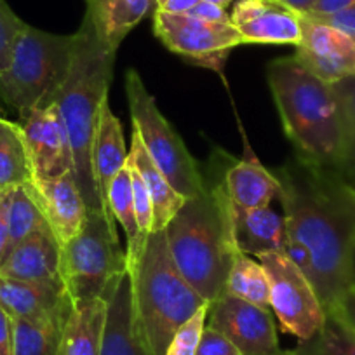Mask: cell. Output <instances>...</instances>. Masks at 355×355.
Returning a JSON list of instances; mask_svg holds the SVG:
<instances>
[{"label": "cell", "instance_id": "cell-1", "mask_svg": "<svg viewBox=\"0 0 355 355\" xmlns=\"http://www.w3.org/2000/svg\"><path fill=\"white\" fill-rule=\"evenodd\" d=\"M284 209L286 237L306 248L312 286L331 310L352 291L355 252V185L340 171L300 157L275 169Z\"/></svg>", "mask_w": 355, "mask_h": 355}, {"label": "cell", "instance_id": "cell-2", "mask_svg": "<svg viewBox=\"0 0 355 355\" xmlns=\"http://www.w3.org/2000/svg\"><path fill=\"white\" fill-rule=\"evenodd\" d=\"M266 78L296 157L341 173L347 132L333 84L312 73L296 56L270 61Z\"/></svg>", "mask_w": 355, "mask_h": 355}, {"label": "cell", "instance_id": "cell-3", "mask_svg": "<svg viewBox=\"0 0 355 355\" xmlns=\"http://www.w3.org/2000/svg\"><path fill=\"white\" fill-rule=\"evenodd\" d=\"M73 37L75 46L70 71L51 101L56 107L67 132L75 182L84 197L85 206L89 213L105 214L94 183L91 150L101 105L108 100L115 53L103 46L87 15H84L80 28Z\"/></svg>", "mask_w": 355, "mask_h": 355}, {"label": "cell", "instance_id": "cell-4", "mask_svg": "<svg viewBox=\"0 0 355 355\" xmlns=\"http://www.w3.org/2000/svg\"><path fill=\"white\" fill-rule=\"evenodd\" d=\"M166 237L180 274L209 305L216 302L225 293L237 249L223 167L221 174L206 178L202 193L187 199L166 227Z\"/></svg>", "mask_w": 355, "mask_h": 355}, {"label": "cell", "instance_id": "cell-5", "mask_svg": "<svg viewBox=\"0 0 355 355\" xmlns=\"http://www.w3.org/2000/svg\"><path fill=\"white\" fill-rule=\"evenodd\" d=\"M132 312L146 355H166L169 341L206 300L180 274L167 245L166 230L152 232L132 268Z\"/></svg>", "mask_w": 355, "mask_h": 355}, {"label": "cell", "instance_id": "cell-6", "mask_svg": "<svg viewBox=\"0 0 355 355\" xmlns=\"http://www.w3.org/2000/svg\"><path fill=\"white\" fill-rule=\"evenodd\" d=\"M73 35H56L26 23L16 39L11 63L0 73V100L25 119L53 100L70 71Z\"/></svg>", "mask_w": 355, "mask_h": 355}, {"label": "cell", "instance_id": "cell-7", "mask_svg": "<svg viewBox=\"0 0 355 355\" xmlns=\"http://www.w3.org/2000/svg\"><path fill=\"white\" fill-rule=\"evenodd\" d=\"M128 270L115 221L89 213L82 230L61 245V281L71 302L105 298L119 274Z\"/></svg>", "mask_w": 355, "mask_h": 355}, {"label": "cell", "instance_id": "cell-8", "mask_svg": "<svg viewBox=\"0 0 355 355\" xmlns=\"http://www.w3.org/2000/svg\"><path fill=\"white\" fill-rule=\"evenodd\" d=\"M125 94L132 129L139 135L146 152L167 182L187 199L202 193L206 189V176L200 173L199 164L190 155L173 125L160 114L153 96L146 91L138 71L132 68L125 73Z\"/></svg>", "mask_w": 355, "mask_h": 355}, {"label": "cell", "instance_id": "cell-9", "mask_svg": "<svg viewBox=\"0 0 355 355\" xmlns=\"http://www.w3.org/2000/svg\"><path fill=\"white\" fill-rule=\"evenodd\" d=\"M270 284V309L275 312L282 331L298 341H306L326 322V309L312 282L281 251L256 256Z\"/></svg>", "mask_w": 355, "mask_h": 355}, {"label": "cell", "instance_id": "cell-10", "mask_svg": "<svg viewBox=\"0 0 355 355\" xmlns=\"http://www.w3.org/2000/svg\"><path fill=\"white\" fill-rule=\"evenodd\" d=\"M153 33L174 54L216 71L223 68L228 54L244 44L232 23H209L160 9L153 15Z\"/></svg>", "mask_w": 355, "mask_h": 355}, {"label": "cell", "instance_id": "cell-11", "mask_svg": "<svg viewBox=\"0 0 355 355\" xmlns=\"http://www.w3.org/2000/svg\"><path fill=\"white\" fill-rule=\"evenodd\" d=\"M206 324L223 333L242 355H293L279 345L268 310L228 293L211 303Z\"/></svg>", "mask_w": 355, "mask_h": 355}, {"label": "cell", "instance_id": "cell-12", "mask_svg": "<svg viewBox=\"0 0 355 355\" xmlns=\"http://www.w3.org/2000/svg\"><path fill=\"white\" fill-rule=\"evenodd\" d=\"M295 56L329 84L355 75V40L305 15H302V39Z\"/></svg>", "mask_w": 355, "mask_h": 355}, {"label": "cell", "instance_id": "cell-13", "mask_svg": "<svg viewBox=\"0 0 355 355\" xmlns=\"http://www.w3.org/2000/svg\"><path fill=\"white\" fill-rule=\"evenodd\" d=\"M25 141L35 178H60L73 174L70 145L53 101L40 105L21 119Z\"/></svg>", "mask_w": 355, "mask_h": 355}, {"label": "cell", "instance_id": "cell-14", "mask_svg": "<svg viewBox=\"0 0 355 355\" xmlns=\"http://www.w3.org/2000/svg\"><path fill=\"white\" fill-rule=\"evenodd\" d=\"M230 19L244 44L298 46L302 39V15L282 0H239Z\"/></svg>", "mask_w": 355, "mask_h": 355}, {"label": "cell", "instance_id": "cell-15", "mask_svg": "<svg viewBox=\"0 0 355 355\" xmlns=\"http://www.w3.org/2000/svg\"><path fill=\"white\" fill-rule=\"evenodd\" d=\"M47 225L61 245L84 227L89 209L71 173L60 178H33L28 183Z\"/></svg>", "mask_w": 355, "mask_h": 355}, {"label": "cell", "instance_id": "cell-16", "mask_svg": "<svg viewBox=\"0 0 355 355\" xmlns=\"http://www.w3.org/2000/svg\"><path fill=\"white\" fill-rule=\"evenodd\" d=\"M0 306L12 319L67 322L73 302L63 284L26 282L0 275Z\"/></svg>", "mask_w": 355, "mask_h": 355}, {"label": "cell", "instance_id": "cell-17", "mask_svg": "<svg viewBox=\"0 0 355 355\" xmlns=\"http://www.w3.org/2000/svg\"><path fill=\"white\" fill-rule=\"evenodd\" d=\"M0 275L26 282L63 284L61 244L53 230L44 228L16 245L0 265Z\"/></svg>", "mask_w": 355, "mask_h": 355}, {"label": "cell", "instance_id": "cell-18", "mask_svg": "<svg viewBox=\"0 0 355 355\" xmlns=\"http://www.w3.org/2000/svg\"><path fill=\"white\" fill-rule=\"evenodd\" d=\"M103 300L107 302V317L101 340V355H146L136 331L129 270H124L115 277Z\"/></svg>", "mask_w": 355, "mask_h": 355}, {"label": "cell", "instance_id": "cell-19", "mask_svg": "<svg viewBox=\"0 0 355 355\" xmlns=\"http://www.w3.org/2000/svg\"><path fill=\"white\" fill-rule=\"evenodd\" d=\"M128 148L124 141V129L121 121L112 112L108 100L101 105L98 115L96 129H94L93 150H91V166H93L94 183L105 214L114 220L108 207V190L119 171L128 164ZM115 221V220H114Z\"/></svg>", "mask_w": 355, "mask_h": 355}, {"label": "cell", "instance_id": "cell-20", "mask_svg": "<svg viewBox=\"0 0 355 355\" xmlns=\"http://www.w3.org/2000/svg\"><path fill=\"white\" fill-rule=\"evenodd\" d=\"M223 183L232 204L244 209L268 207L281 192L277 178L256 159L248 145L244 157L223 169Z\"/></svg>", "mask_w": 355, "mask_h": 355}, {"label": "cell", "instance_id": "cell-21", "mask_svg": "<svg viewBox=\"0 0 355 355\" xmlns=\"http://www.w3.org/2000/svg\"><path fill=\"white\" fill-rule=\"evenodd\" d=\"M234 239L237 248L249 256L263 252H284L286 223L284 216L270 207L244 209L232 204Z\"/></svg>", "mask_w": 355, "mask_h": 355}, {"label": "cell", "instance_id": "cell-22", "mask_svg": "<svg viewBox=\"0 0 355 355\" xmlns=\"http://www.w3.org/2000/svg\"><path fill=\"white\" fill-rule=\"evenodd\" d=\"M155 0H85V15L108 51L117 54L122 40L146 18Z\"/></svg>", "mask_w": 355, "mask_h": 355}, {"label": "cell", "instance_id": "cell-23", "mask_svg": "<svg viewBox=\"0 0 355 355\" xmlns=\"http://www.w3.org/2000/svg\"><path fill=\"white\" fill-rule=\"evenodd\" d=\"M107 302L103 298L73 302L61 331L58 355H101Z\"/></svg>", "mask_w": 355, "mask_h": 355}, {"label": "cell", "instance_id": "cell-24", "mask_svg": "<svg viewBox=\"0 0 355 355\" xmlns=\"http://www.w3.org/2000/svg\"><path fill=\"white\" fill-rule=\"evenodd\" d=\"M129 162L135 166L141 176L143 183H145L146 190H148L150 197H152V206H153V230H166L167 225L171 223L178 211L182 209L183 204L187 202V197L182 193H178L173 189L167 178L164 176L162 171L155 166L152 157L146 152L145 145H143L141 138L138 132L132 129V138H131V148H129L128 155Z\"/></svg>", "mask_w": 355, "mask_h": 355}, {"label": "cell", "instance_id": "cell-25", "mask_svg": "<svg viewBox=\"0 0 355 355\" xmlns=\"http://www.w3.org/2000/svg\"><path fill=\"white\" fill-rule=\"evenodd\" d=\"M33 166L21 124L0 119V192L33 182Z\"/></svg>", "mask_w": 355, "mask_h": 355}, {"label": "cell", "instance_id": "cell-26", "mask_svg": "<svg viewBox=\"0 0 355 355\" xmlns=\"http://www.w3.org/2000/svg\"><path fill=\"white\" fill-rule=\"evenodd\" d=\"M108 207H110L114 220L119 221V225H121L125 234V241H128L125 263H128V268H132L139 261L143 251H145L146 239L141 237L138 221H136L129 162L119 171V174L112 182L110 190H108Z\"/></svg>", "mask_w": 355, "mask_h": 355}, {"label": "cell", "instance_id": "cell-27", "mask_svg": "<svg viewBox=\"0 0 355 355\" xmlns=\"http://www.w3.org/2000/svg\"><path fill=\"white\" fill-rule=\"evenodd\" d=\"M225 293L261 309H270V284L265 268L258 259H252L239 248L234 252Z\"/></svg>", "mask_w": 355, "mask_h": 355}, {"label": "cell", "instance_id": "cell-28", "mask_svg": "<svg viewBox=\"0 0 355 355\" xmlns=\"http://www.w3.org/2000/svg\"><path fill=\"white\" fill-rule=\"evenodd\" d=\"M8 227H9V242L8 252L12 251L18 244L32 237L37 232L49 228L35 197H33L30 185L16 187L11 190L8 206ZM6 259V258H4Z\"/></svg>", "mask_w": 355, "mask_h": 355}, {"label": "cell", "instance_id": "cell-29", "mask_svg": "<svg viewBox=\"0 0 355 355\" xmlns=\"http://www.w3.org/2000/svg\"><path fill=\"white\" fill-rule=\"evenodd\" d=\"M326 322L310 340L300 341L293 355H355V329L340 315L326 312Z\"/></svg>", "mask_w": 355, "mask_h": 355}, {"label": "cell", "instance_id": "cell-30", "mask_svg": "<svg viewBox=\"0 0 355 355\" xmlns=\"http://www.w3.org/2000/svg\"><path fill=\"white\" fill-rule=\"evenodd\" d=\"M12 355H58L64 322L12 319Z\"/></svg>", "mask_w": 355, "mask_h": 355}, {"label": "cell", "instance_id": "cell-31", "mask_svg": "<svg viewBox=\"0 0 355 355\" xmlns=\"http://www.w3.org/2000/svg\"><path fill=\"white\" fill-rule=\"evenodd\" d=\"M333 87L341 101L345 115V132H347L345 162L341 174L355 185V75L334 82Z\"/></svg>", "mask_w": 355, "mask_h": 355}, {"label": "cell", "instance_id": "cell-32", "mask_svg": "<svg viewBox=\"0 0 355 355\" xmlns=\"http://www.w3.org/2000/svg\"><path fill=\"white\" fill-rule=\"evenodd\" d=\"M207 312H209V303L200 306L180 329L174 333L173 340L169 341L166 355H196L199 347L200 336L207 322Z\"/></svg>", "mask_w": 355, "mask_h": 355}, {"label": "cell", "instance_id": "cell-33", "mask_svg": "<svg viewBox=\"0 0 355 355\" xmlns=\"http://www.w3.org/2000/svg\"><path fill=\"white\" fill-rule=\"evenodd\" d=\"M26 23L18 18L6 0H0V73L8 70L12 58L16 39Z\"/></svg>", "mask_w": 355, "mask_h": 355}, {"label": "cell", "instance_id": "cell-34", "mask_svg": "<svg viewBox=\"0 0 355 355\" xmlns=\"http://www.w3.org/2000/svg\"><path fill=\"white\" fill-rule=\"evenodd\" d=\"M129 169H131L132 200H135V213H136V221H138L139 234H141L143 239H148V235L152 234L153 230L152 197H150L141 176H139V173L135 169V166H132L131 162H129Z\"/></svg>", "mask_w": 355, "mask_h": 355}, {"label": "cell", "instance_id": "cell-35", "mask_svg": "<svg viewBox=\"0 0 355 355\" xmlns=\"http://www.w3.org/2000/svg\"><path fill=\"white\" fill-rule=\"evenodd\" d=\"M196 355H242L239 348L214 327H204Z\"/></svg>", "mask_w": 355, "mask_h": 355}, {"label": "cell", "instance_id": "cell-36", "mask_svg": "<svg viewBox=\"0 0 355 355\" xmlns=\"http://www.w3.org/2000/svg\"><path fill=\"white\" fill-rule=\"evenodd\" d=\"M309 18L315 19V21L324 23V25L331 26V28L338 30V32L345 33V35L352 37L355 40V4H352L350 8H345L341 11L333 12V15L326 16H312L305 15Z\"/></svg>", "mask_w": 355, "mask_h": 355}, {"label": "cell", "instance_id": "cell-37", "mask_svg": "<svg viewBox=\"0 0 355 355\" xmlns=\"http://www.w3.org/2000/svg\"><path fill=\"white\" fill-rule=\"evenodd\" d=\"M284 254L298 266L300 270L309 277V281L312 282V258H310V252L306 251V248H303L300 242H296L295 239L286 237L284 244Z\"/></svg>", "mask_w": 355, "mask_h": 355}, {"label": "cell", "instance_id": "cell-38", "mask_svg": "<svg viewBox=\"0 0 355 355\" xmlns=\"http://www.w3.org/2000/svg\"><path fill=\"white\" fill-rule=\"evenodd\" d=\"M187 15L192 16V18L202 19V21H209V23H232L230 15H228L223 8H220V6L216 4H211V2H207V0L199 2V4H197L193 9H190Z\"/></svg>", "mask_w": 355, "mask_h": 355}, {"label": "cell", "instance_id": "cell-39", "mask_svg": "<svg viewBox=\"0 0 355 355\" xmlns=\"http://www.w3.org/2000/svg\"><path fill=\"white\" fill-rule=\"evenodd\" d=\"M11 190L0 192V265H2V261H4L6 258V252H8V242H9L8 206H9V197H11Z\"/></svg>", "mask_w": 355, "mask_h": 355}, {"label": "cell", "instance_id": "cell-40", "mask_svg": "<svg viewBox=\"0 0 355 355\" xmlns=\"http://www.w3.org/2000/svg\"><path fill=\"white\" fill-rule=\"evenodd\" d=\"M12 317L0 306V355H12Z\"/></svg>", "mask_w": 355, "mask_h": 355}, {"label": "cell", "instance_id": "cell-41", "mask_svg": "<svg viewBox=\"0 0 355 355\" xmlns=\"http://www.w3.org/2000/svg\"><path fill=\"white\" fill-rule=\"evenodd\" d=\"M352 4H355V0H315L312 11L309 15L312 16H326L333 15V12L341 11L345 8H350Z\"/></svg>", "mask_w": 355, "mask_h": 355}, {"label": "cell", "instance_id": "cell-42", "mask_svg": "<svg viewBox=\"0 0 355 355\" xmlns=\"http://www.w3.org/2000/svg\"><path fill=\"white\" fill-rule=\"evenodd\" d=\"M327 312H333L336 315H340L348 326H352L355 329V293L350 291L340 303H338L334 309L327 310Z\"/></svg>", "mask_w": 355, "mask_h": 355}, {"label": "cell", "instance_id": "cell-43", "mask_svg": "<svg viewBox=\"0 0 355 355\" xmlns=\"http://www.w3.org/2000/svg\"><path fill=\"white\" fill-rule=\"evenodd\" d=\"M199 2H202V0H167L166 4L159 9L164 12H171V15H187Z\"/></svg>", "mask_w": 355, "mask_h": 355}, {"label": "cell", "instance_id": "cell-44", "mask_svg": "<svg viewBox=\"0 0 355 355\" xmlns=\"http://www.w3.org/2000/svg\"><path fill=\"white\" fill-rule=\"evenodd\" d=\"M286 6L296 11L298 15H309L312 11L313 4H315V0H282Z\"/></svg>", "mask_w": 355, "mask_h": 355}, {"label": "cell", "instance_id": "cell-45", "mask_svg": "<svg viewBox=\"0 0 355 355\" xmlns=\"http://www.w3.org/2000/svg\"><path fill=\"white\" fill-rule=\"evenodd\" d=\"M207 2H211V4H216V6H220V8L227 9L228 6H230L232 2H234V0H207Z\"/></svg>", "mask_w": 355, "mask_h": 355}, {"label": "cell", "instance_id": "cell-46", "mask_svg": "<svg viewBox=\"0 0 355 355\" xmlns=\"http://www.w3.org/2000/svg\"><path fill=\"white\" fill-rule=\"evenodd\" d=\"M352 291H355V252H354V261H352Z\"/></svg>", "mask_w": 355, "mask_h": 355}, {"label": "cell", "instance_id": "cell-47", "mask_svg": "<svg viewBox=\"0 0 355 355\" xmlns=\"http://www.w3.org/2000/svg\"><path fill=\"white\" fill-rule=\"evenodd\" d=\"M166 2H167V0H155V8H157V9L162 8V6L166 4Z\"/></svg>", "mask_w": 355, "mask_h": 355}, {"label": "cell", "instance_id": "cell-48", "mask_svg": "<svg viewBox=\"0 0 355 355\" xmlns=\"http://www.w3.org/2000/svg\"><path fill=\"white\" fill-rule=\"evenodd\" d=\"M354 293H355V291H354Z\"/></svg>", "mask_w": 355, "mask_h": 355}]
</instances>
